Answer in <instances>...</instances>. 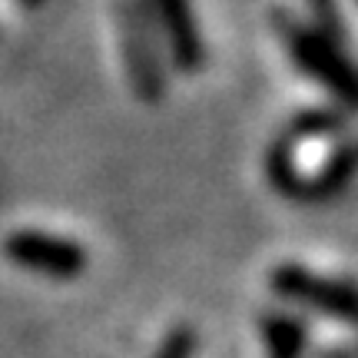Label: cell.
<instances>
[{
	"mask_svg": "<svg viewBox=\"0 0 358 358\" xmlns=\"http://www.w3.org/2000/svg\"><path fill=\"white\" fill-rule=\"evenodd\" d=\"M275 30L285 40V50L292 57V64L308 80H315L332 96L335 106H342L348 113L358 100V77L345 47L329 40L322 30H315L312 24L299 20L295 13L282 10V7L275 10Z\"/></svg>",
	"mask_w": 358,
	"mask_h": 358,
	"instance_id": "6da1fadb",
	"label": "cell"
},
{
	"mask_svg": "<svg viewBox=\"0 0 358 358\" xmlns=\"http://www.w3.org/2000/svg\"><path fill=\"white\" fill-rule=\"evenodd\" d=\"M120 43L133 93L143 103H159L166 96V57L156 37L146 0H120Z\"/></svg>",
	"mask_w": 358,
	"mask_h": 358,
	"instance_id": "7a4b0ae2",
	"label": "cell"
},
{
	"mask_svg": "<svg viewBox=\"0 0 358 358\" xmlns=\"http://www.w3.org/2000/svg\"><path fill=\"white\" fill-rule=\"evenodd\" d=\"M268 292L279 302L325 315L342 325H355V285L352 279L322 275L302 262H279L268 272Z\"/></svg>",
	"mask_w": 358,
	"mask_h": 358,
	"instance_id": "3957f363",
	"label": "cell"
},
{
	"mask_svg": "<svg viewBox=\"0 0 358 358\" xmlns=\"http://www.w3.org/2000/svg\"><path fill=\"white\" fill-rule=\"evenodd\" d=\"M3 256L17 268L43 275V279H53V282H73L90 266L87 249L77 239L57 236V232H43V229L10 232L3 239Z\"/></svg>",
	"mask_w": 358,
	"mask_h": 358,
	"instance_id": "277c9868",
	"label": "cell"
},
{
	"mask_svg": "<svg viewBox=\"0 0 358 358\" xmlns=\"http://www.w3.org/2000/svg\"><path fill=\"white\" fill-rule=\"evenodd\" d=\"M163 57L179 73H199L206 66V37L192 0H146Z\"/></svg>",
	"mask_w": 358,
	"mask_h": 358,
	"instance_id": "5b68a950",
	"label": "cell"
},
{
	"mask_svg": "<svg viewBox=\"0 0 358 358\" xmlns=\"http://www.w3.org/2000/svg\"><path fill=\"white\" fill-rule=\"evenodd\" d=\"M259 332L266 342V358H306L308 355V325L295 312L266 308L259 315Z\"/></svg>",
	"mask_w": 358,
	"mask_h": 358,
	"instance_id": "8992f818",
	"label": "cell"
},
{
	"mask_svg": "<svg viewBox=\"0 0 358 358\" xmlns=\"http://www.w3.org/2000/svg\"><path fill=\"white\" fill-rule=\"evenodd\" d=\"M352 179H355V143L348 140V136H338L332 156L322 163L319 173L308 176L306 203L308 206L329 203V199L342 196V192L352 186Z\"/></svg>",
	"mask_w": 358,
	"mask_h": 358,
	"instance_id": "52a82bcc",
	"label": "cell"
},
{
	"mask_svg": "<svg viewBox=\"0 0 358 358\" xmlns=\"http://www.w3.org/2000/svg\"><path fill=\"white\" fill-rule=\"evenodd\" d=\"M266 179L268 186L279 196H285L289 203H306L308 176L299 166V146L289 136H282V133L266 150Z\"/></svg>",
	"mask_w": 358,
	"mask_h": 358,
	"instance_id": "ba28073f",
	"label": "cell"
},
{
	"mask_svg": "<svg viewBox=\"0 0 358 358\" xmlns=\"http://www.w3.org/2000/svg\"><path fill=\"white\" fill-rule=\"evenodd\" d=\"M348 129V113L335 103L325 106H306L289 120V127L282 129V136H289L295 146H302L306 140H322V136H345Z\"/></svg>",
	"mask_w": 358,
	"mask_h": 358,
	"instance_id": "9c48e42d",
	"label": "cell"
},
{
	"mask_svg": "<svg viewBox=\"0 0 358 358\" xmlns=\"http://www.w3.org/2000/svg\"><path fill=\"white\" fill-rule=\"evenodd\" d=\"M306 7H308V17H312L308 24L315 30H322L329 40L348 47V30H345V17H342L338 0H306Z\"/></svg>",
	"mask_w": 358,
	"mask_h": 358,
	"instance_id": "30bf717a",
	"label": "cell"
},
{
	"mask_svg": "<svg viewBox=\"0 0 358 358\" xmlns=\"http://www.w3.org/2000/svg\"><path fill=\"white\" fill-rule=\"evenodd\" d=\"M192 355H196V332L189 325H176V329L166 332L163 345L156 348L153 358H192Z\"/></svg>",
	"mask_w": 358,
	"mask_h": 358,
	"instance_id": "8fae6325",
	"label": "cell"
},
{
	"mask_svg": "<svg viewBox=\"0 0 358 358\" xmlns=\"http://www.w3.org/2000/svg\"><path fill=\"white\" fill-rule=\"evenodd\" d=\"M319 358H355V348L352 345H332V352H322Z\"/></svg>",
	"mask_w": 358,
	"mask_h": 358,
	"instance_id": "7c38bea8",
	"label": "cell"
},
{
	"mask_svg": "<svg viewBox=\"0 0 358 358\" xmlns=\"http://www.w3.org/2000/svg\"><path fill=\"white\" fill-rule=\"evenodd\" d=\"M24 10H40V7H47V0H17Z\"/></svg>",
	"mask_w": 358,
	"mask_h": 358,
	"instance_id": "4fadbf2b",
	"label": "cell"
}]
</instances>
